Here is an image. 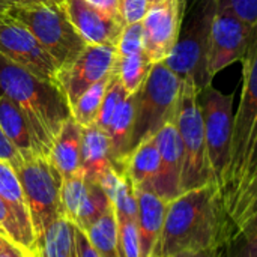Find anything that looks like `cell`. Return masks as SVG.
Here are the masks:
<instances>
[{
    "label": "cell",
    "instance_id": "19",
    "mask_svg": "<svg viewBox=\"0 0 257 257\" xmlns=\"http://www.w3.org/2000/svg\"><path fill=\"white\" fill-rule=\"evenodd\" d=\"M113 166L111 140L105 130L93 123L83 128L80 167L86 181L95 182L102 170Z\"/></svg>",
    "mask_w": 257,
    "mask_h": 257
},
{
    "label": "cell",
    "instance_id": "17",
    "mask_svg": "<svg viewBox=\"0 0 257 257\" xmlns=\"http://www.w3.org/2000/svg\"><path fill=\"white\" fill-rule=\"evenodd\" d=\"M0 130L23 160L36 155L44 157L26 114L3 93H0Z\"/></svg>",
    "mask_w": 257,
    "mask_h": 257
},
{
    "label": "cell",
    "instance_id": "23",
    "mask_svg": "<svg viewBox=\"0 0 257 257\" xmlns=\"http://www.w3.org/2000/svg\"><path fill=\"white\" fill-rule=\"evenodd\" d=\"M75 224L65 215L54 220L44 233L36 238V257H74Z\"/></svg>",
    "mask_w": 257,
    "mask_h": 257
},
{
    "label": "cell",
    "instance_id": "43",
    "mask_svg": "<svg viewBox=\"0 0 257 257\" xmlns=\"http://www.w3.org/2000/svg\"><path fill=\"white\" fill-rule=\"evenodd\" d=\"M0 257H30L27 256L21 248H18L15 244H12L11 241H8L6 238L3 239L2 245H0Z\"/></svg>",
    "mask_w": 257,
    "mask_h": 257
},
{
    "label": "cell",
    "instance_id": "40",
    "mask_svg": "<svg viewBox=\"0 0 257 257\" xmlns=\"http://www.w3.org/2000/svg\"><path fill=\"white\" fill-rule=\"evenodd\" d=\"M227 250H229V244H224V245L202 248V250H187L172 257H227Z\"/></svg>",
    "mask_w": 257,
    "mask_h": 257
},
{
    "label": "cell",
    "instance_id": "15",
    "mask_svg": "<svg viewBox=\"0 0 257 257\" xmlns=\"http://www.w3.org/2000/svg\"><path fill=\"white\" fill-rule=\"evenodd\" d=\"M158 151H160V172L151 188L152 193L170 202L182 194L181 178L184 152L182 143L175 122L164 125L155 136Z\"/></svg>",
    "mask_w": 257,
    "mask_h": 257
},
{
    "label": "cell",
    "instance_id": "41",
    "mask_svg": "<svg viewBox=\"0 0 257 257\" xmlns=\"http://www.w3.org/2000/svg\"><path fill=\"white\" fill-rule=\"evenodd\" d=\"M236 235H244L247 238H253V239H257V211L250 215L241 226L239 229L236 230L235 236Z\"/></svg>",
    "mask_w": 257,
    "mask_h": 257
},
{
    "label": "cell",
    "instance_id": "7",
    "mask_svg": "<svg viewBox=\"0 0 257 257\" xmlns=\"http://www.w3.org/2000/svg\"><path fill=\"white\" fill-rule=\"evenodd\" d=\"M197 96L199 90L194 83L184 80L181 101L175 117V125L178 128L184 152L181 178L182 193L214 184L206 149L203 116Z\"/></svg>",
    "mask_w": 257,
    "mask_h": 257
},
{
    "label": "cell",
    "instance_id": "30",
    "mask_svg": "<svg viewBox=\"0 0 257 257\" xmlns=\"http://www.w3.org/2000/svg\"><path fill=\"white\" fill-rule=\"evenodd\" d=\"M0 235L5 236L12 244H15L18 248H21L27 256H33V250L29 245L27 239L24 238L14 211L2 197H0Z\"/></svg>",
    "mask_w": 257,
    "mask_h": 257
},
{
    "label": "cell",
    "instance_id": "46",
    "mask_svg": "<svg viewBox=\"0 0 257 257\" xmlns=\"http://www.w3.org/2000/svg\"><path fill=\"white\" fill-rule=\"evenodd\" d=\"M5 9H6V6H3V5H2V3H0V12H3V11H5Z\"/></svg>",
    "mask_w": 257,
    "mask_h": 257
},
{
    "label": "cell",
    "instance_id": "29",
    "mask_svg": "<svg viewBox=\"0 0 257 257\" xmlns=\"http://www.w3.org/2000/svg\"><path fill=\"white\" fill-rule=\"evenodd\" d=\"M128 96L126 90L123 89L117 74L113 71L108 77V81H107V87H105V93H104V98H102V104H101V110H99V114H98V120H96V125H99L102 130H107L116 108L119 107V104Z\"/></svg>",
    "mask_w": 257,
    "mask_h": 257
},
{
    "label": "cell",
    "instance_id": "35",
    "mask_svg": "<svg viewBox=\"0 0 257 257\" xmlns=\"http://www.w3.org/2000/svg\"><path fill=\"white\" fill-rule=\"evenodd\" d=\"M152 0H119V15L123 24L142 23Z\"/></svg>",
    "mask_w": 257,
    "mask_h": 257
},
{
    "label": "cell",
    "instance_id": "28",
    "mask_svg": "<svg viewBox=\"0 0 257 257\" xmlns=\"http://www.w3.org/2000/svg\"><path fill=\"white\" fill-rule=\"evenodd\" d=\"M111 205H113L111 200L104 193L101 185L98 182L87 181V194L80 209V214L77 217L75 226L86 232Z\"/></svg>",
    "mask_w": 257,
    "mask_h": 257
},
{
    "label": "cell",
    "instance_id": "37",
    "mask_svg": "<svg viewBox=\"0 0 257 257\" xmlns=\"http://www.w3.org/2000/svg\"><path fill=\"white\" fill-rule=\"evenodd\" d=\"M256 176H257V123H256L254 131H253V137H251L250 154H248V160H247V167H245L244 179H242V184H241V187H239V190H238V193H236V196H235V199H233L232 205H230V206H229V209H227V214H229L230 208L233 206V203H235L236 197L241 194V191H242V190H244V188L251 182V179H253V178H256Z\"/></svg>",
    "mask_w": 257,
    "mask_h": 257
},
{
    "label": "cell",
    "instance_id": "48",
    "mask_svg": "<svg viewBox=\"0 0 257 257\" xmlns=\"http://www.w3.org/2000/svg\"><path fill=\"white\" fill-rule=\"evenodd\" d=\"M32 257H36V256H32Z\"/></svg>",
    "mask_w": 257,
    "mask_h": 257
},
{
    "label": "cell",
    "instance_id": "45",
    "mask_svg": "<svg viewBox=\"0 0 257 257\" xmlns=\"http://www.w3.org/2000/svg\"><path fill=\"white\" fill-rule=\"evenodd\" d=\"M42 2H48V0H21V5H36Z\"/></svg>",
    "mask_w": 257,
    "mask_h": 257
},
{
    "label": "cell",
    "instance_id": "13",
    "mask_svg": "<svg viewBox=\"0 0 257 257\" xmlns=\"http://www.w3.org/2000/svg\"><path fill=\"white\" fill-rule=\"evenodd\" d=\"M253 27L247 26L233 14L217 8L211 30L208 60L212 78L235 62H241L253 36Z\"/></svg>",
    "mask_w": 257,
    "mask_h": 257
},
{
    "label": "cell",
    "instance_id": "10",
    "mask_svg": "<svg viewBox=\"0 0 257 257\" xmlns=\"http://www.w3.org/2000/svg\"><path fill=\"white\" fill-rule=\"evenodd\" d=\"M0 54L39 78L59 83V66L21 23L0 12Z\"/></svg>",
    "mask_w": 257,
    "mask_h": 257
},
{
    "label": "cell",
    "instance_id": "38",
    "mask_svg": "<svg viewBox=\"0 0 257 257\" xmlns=\"http://www.w3.org/2000/svg\"><path fill=\"white\" fill-rule=\"evenodd\" d=\"M74 257H99L92 247L84 230L75 226V254Z\"/></svg>",
    "mask_w": 257,
    "mask_h": 257
},
{
    "label": "cell",
    "instance_id": "9",
    "mask_svg": "<svg viewBox=\"0 0 257 257\" xmlns=\"http://www.w3.org/2000/svg\"><path fill=\"white\" fill-rule=\"evenodd\" d=\"M14 170L26 197L35 236L39 238L54 220L63 215L60 202L63 178L48 157L39 155L24 158Z\"/></svg>",
    "mask_w": 257,
    "mask_h": 257
},
{
    "label": "cell",
    "instance_id": "44",
    "mask_svg": "<svg viewBox=\"0 0 257 257\" xmlns=\"http://www.w3.org/2000/svg\"><path fill=\"white\" fill-rule=\"evenodd\" d=\"M0 3L8 8V6H18V5H21V0H0Z\"/></svg>",
    "mask_w": 257,
    "mask_h": 257
},
{
    "label": "cell",
    "instance_id": "47",
    "mask_svg": "<svg viewBox=\"0 0 257 257\" xmlns=\"http://www.w3.org/2000/svg\"><path fill=\"white\" fill-rule=\"evenodd\" d=\"M3 239H5V236H2V235H0V245H2V242H3Z\"/></svg>",
    "mask_w": 257,
    "mask_h": 257
},
{
    "label": "cell",
    "instance_id": "11",
    "mask_svg": "<svg viewBox=\"0 0 257 257\" xmlns=\"http://www.w3.org/2000/svg\"><path fill=\"white\" fill-rule=\"evenodd\" d=\"M185 0H152L142 24L145 54L154 63L164 62L176 44Z\"/></svg>",
    "mask_w": 257,
    "mask_h": 257
},
{
    "label": "cell",
    "instance_id": "6",
    "mask_svg": "<svg viewBox=\"0 0 257 257\" xmlns=\"http://www.w3.org/2000/svg\"><path fill=\"white\" fill-rule=\"evenodd\" d=\"M242 63V92L238 110L233 116L232 160L223 191V203L226 212L232 205L244 179L253 131L257 123V27L247 47Z\"/></svg>",
    "mask_w": 257,
    "mask_h": 257
},
{
    "label": "cell",
    "instance_id": "33",
    "mask_svg": "<svg viewBox=\"0 0 257 257\" xmlns=\"http://www.w3.org/2000/svg\"><path fill=\"white\" fill-rule=\"evenodd\" d=\"M113 208H114V214L117 218H133L137 220V197H136V190L131 185V182L126 179H123V182L120 184V187L117 188L113 200Z\"/></svg>",
    "mask_w": 257,
    "mask_h": 257
},
{
    "label": "cell",
    "instance_id": "22",
    "mask_svg": "<svg viewBox=\"0 0 257 257\" xmlns=\"http://www.w3.org/2000/svg\"><path fill=\"white\" fill-rule=\"evenodd\" d=\"M136 117V95H128L116 108L108 126L107 134L111 140L113 166L119 170L122 161L130 154V143Z\"/></svg>",
    "mask_w": 257,
    "mask_h": 257
},
{
    "label": "cell",
    "instance_id": "2",
    "mask_svg": "<svg viewBox=\"0 0 257 257\" xmlns=\"http://www.w3.org/2000/svg\"><path fill=\"white\" fill-rule=\"evenodd\" d=\"M0 93L23 110L42 155L50 157L56 136L71 117V105L60 84L39 78L0 54Z\"/></svg>",
    "mask_w": 257,
    "mask_h": 257
},
{
    "label": "cell",
    "instance_id": "4",
    "mask_svg": "<svg viewBox=\"0 0 257 257\" xmlns=\"http://www.w3.org/2000/svg\"><path fill=\"white\" fill-rule=\"evenodd\" d=\"M3 14L29 29L57 63L59 69L72 65L87 47L69 20L60 0L8 6Z\"/></svg>",
    "mask_w": 257,
    "mask_h": 257
},
{
    "label": "cell",
    "instance_id": "42",
    "mask_svg": "<svg viewBox=\"0 0 257 257\" xmlns=\"http://www.w3.org/2000/svg\"><path fill=\"white\" fill-rule=\"evenodd\" d=\"M90 5H93L95 8L110 14V15H114L117 18H120L119 15V0H84ZM122 20V18H120Z\"/></svg>",
    "mask_w": 257,
    "mask_h": 257
},
{
    "label": "cell",
    "instance_id": "16",
    "mask_svg": "<svg viewBox=\"0 0 257 257\" xmlns=\"http://www.w3.org/2000/svg\"><path fill=\"white\" fill-rule=\"evenodd\" d=\"M136 197L140 257H151L163 230L169 202L148 190H136Z\"/></svg>",
    "mask_w": 257,
    "mask_h": 257
},
{
    "label": "cell",
    "instance_id": "32",
    "mask_svg": "<svg viewBox=\"0 0 257 257\" xmlns=\"http://www.w3.org/2000/svg\"><path fill=\"white\" fill-rule=\"evenodd\" d=\"M145 53V36H143V24L134 23L126 24L122 29V33L116 42V56H133Z\"/></svg>",
    "mask_w": 257,
    "mask_h": 257
},
{
    "label": "cell",
    "instance_id": "36",
    "mask_svg": "<svg viewBox=\"0 0 257 257\" xmlns=\"http://www.w3.org/2000/svg\"><path fill=\"white\" fill-rule=\"evenodd\" d=\"M227 257H257V239L236 235L229 242Z\"/></svg>",
    "mask_w": 257,
    "mask_h": 257
},
{
    "label": "cell",
    "instance_id": "27",
    "mask_svg": "<svg viewBox=\"0 0 257 257\" xmlns=\"http://www.w3.org/2000/svg\"><path fill=\"white\" fill-rule=\"evenodd\" d=\"M86 194H87V181L81 170L77 172L75 175H71L62 179V187H60L62 212L74 224L77 221V217L80 214Z\"/></svg>",
    "mask_w": 257,
    "mask_h": 257
},
{
    "label": "cell",
    "instance_id": "12",
    "mask_svg": "<svg viewBox=\"0 0 257 257\" xmlns=\"http://www.w3.org/2000/svg\"><path fill=\"white\" fill-rule=\"evenodd\" d=\"M114 45H87L72 65L59 71V84L69 105L95 83L107 78L116 63Z\"/></svg>",
    "mask_w": 257,
    "mask_h": 257
},
{
    "label": "cell",
    "instance_id": "20",
    "mask_svg": "<svg viewBox=\"0 0 257 257\" xmlns=\"http://www.w3.org/2000/svg\"><path fill=\"white\" fill-rule=\"evenodd\" d=\"M81 134L83 126L77 123L72 116L62 125L59 134L56 136L51 151L50 161L62 175V178L75 175L81 170L80 155H81Z\"/></svg>",
    "mask_w": 257,
    "mask_h": 257
},
{
    "label": "cell",
    "instance_id": "1",
    "mask_svg": "<svg viewBox=\"0 0 257 257\" xmlns=\"http://www.w3.org/2000/svg\"><path fill=\"white\" fill-rule=\"evenodd\" d=\"M230 221L214 184L188 190L167 203L163 230L151 257H172L187 250L229 244Z\"/></svg>",
    "mask_w": 257,
    "mask_h": 257
},
{
    "label": "cell",
    "instance_id": "5",
    "mask_svg": "<svg viewBox=\"0 0 257 257\" xmlns=\"http://www.w3.org/2000/svg\"><path fill=\"white\" fill-rule=\"evenodd\" d=\"M182 92V80L164 63H154L148 78L136 95V117L130 152L142 142L157 136L167 123L175 122Z\"/></svg>",
    "mask_w": 257,
    "mask_h": 257
},
{
    "label": "cell",
    "instance_id": "34",
    "mask_svg": "<svg viewBox=\"0 0 257 257\" xmlns=\"http://www.w3.org/2000/svg\"><path fill=\"white\" fill-rule=\"evenodd\" d=\"M217 8L224 9L250 27H257V0H215Z\"/></svg>",
    "mask_w": 257,
    "mask_h": 257
},
{
    "label": "cell",
    "instance_id": "39",
    "mask_svg": "<svg viewBox=\"0 0 257 257\" xmlns=\"http://www.w3.org/2000/svg\"><path fill=\"white\" fill-rule=\"evenodd\" d=\"M0 160L9 163L12 167H15L17 164H20L23 161L21 155L18 154V151L12 146V143L5 137L3 131L0 130Z\"/></svg>",
    "mask_w": 257,
    "mask_h": 257
},
{
    "label": "cell",
    "instance_id": "25",
    "mask_svg": "<svg viewBox=\"0 0 257 257\" xmlns=\"http://www.w3.org/2000/svg\"><path fill=\"white\" fill-rule=\"evenodd\" d=\"M151 68H152V63L148 60L146 54L140 53V54H133V56L116 57L113 71L117 74L126 93L134 95L148 78Z\"/></svg>",
    "mask_w": 257,
    "mask_h": 257
},
{
    "label": "cell",
    "instance_id": "24",
    "mask_svg": "<svg viewBox=\"0 0 257 257\" xmlns=\"http://www.w3.org/2000/svg\"><path fill=\"white\" fill-rule=\"evenodd\" d=\"M86 235L99 257H119L117 220L113 205L86 230Z\"/></svg>",
    "mask_w": 257,
    "mask_h": 257
},
{
    "label": "cell",
    "instance_id": "18",
    "mask_svg": "<svg viewBox=\"0 0 257 257\" xmlns=\"http://www.w3.org/2000/svg\"><path fill=\"white\" fill-rule=\"evenodd\" d=\"M119 172L126 176L134 190L151 191L160 172V151L155 136L136 146L122 161Z\"/></svg>",
    "mask_w": 257,
    "mask_h": 257
},
{
    "label": "cell",
    "instance_id": "8",
    "mask_svg": "<svg viewBox=\"0 0 257 257\" xmlns=\"http://www.w3.org/2000/svg\"><path fill=\"white\" fill-rule=\"evenodd\" d=\"M197 99L203 116L212 182L223 199L232 160L233 95H226L209 84L199 92Z\"/></svg>",
    "mask_w": 257,
    "mask_h": 257
},
{
    "label": "cell",
    "instance_id": "31",
    "mask_svg": "<svg viewBox=\"0 0 257 257\" xmlns=\"http://www.w3.org/2000/svg\"><path fill=\"white\" fill-rule=\"evenodd\" d=\"M117 242L119 257H140V241L137 220L117 218Z\"/></svg>",
    "mask_w": 257,
    "mask_h": 257
},
{
    "label": "cell",
    "instance_id": "26",
    "mask_svg": "<svg viewBox=\"0 0 257 257\" xmlns=\"http://www.w3.org/2000/svg\"><path fill=\"white\" fill-rule=\"evenodd\" d=\"M108 77L101 80V81H98V83H95L93 86H90L75 101V104L71 107L72 119L77 123H80L83 128L96 123L98 114H99V110H101V104H102V98H104V93H105Z\"/></svg>",
    "mask_w": 257,
    "mask_h": 257
},
{
    "label": "cell",
    "instance_id": "14",
    "mask_svg": "<svg viewBox=\"0 0 257 257\" xmlns=\"http://www.w3.org/2000/svg\"><path fill=\"white\" fill-rule=\"evenodd\" d=\"M74 27L87 45H114L123 21L84 0H60Z\"/></svg>",
    "mask_w": 257,
    "mask_h": 257
},
{
    "label": "cell",
    "instance_id": "3",
    "mask_svg": "<svg viewBox=\"0 0 257 257\" xmlns=\"http://www.w3.org/2000/svg\"><path fill=\"white\" fill-rule=\"evenodd\" d=\"M215 12V0H185L176 44L164 60L182 81H193L199 92L212 84L208 60Z\"/></svg>",
    "mask_w": 257,
    "mask_h": 257
},
{
    "label": "cell",
    "instance_id": "21",
    "mask_svg": "<svg viewBox=\"0 0 257 257\" xmlns=\"http://www.w3.org/2000/svg\"><path fill=\"white\" fill-rule=\"evenodd\" d=\"M0 197L11 206V209L14 211L17 221L21 227V232L24 235V238L27 239L29 245L33 250V254L36 251V236H35V230L32 226V220H30V214H29V208L26 203V197L21 188V184L18 181V176L14 170V167L0 160Z\"/></svg>",
    "mask_w": 257,
    "mask_h": 257
}]
</instances>
